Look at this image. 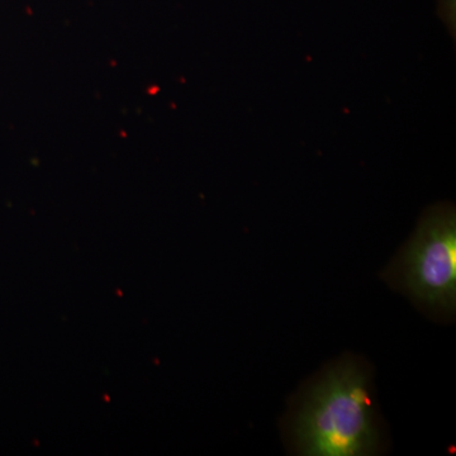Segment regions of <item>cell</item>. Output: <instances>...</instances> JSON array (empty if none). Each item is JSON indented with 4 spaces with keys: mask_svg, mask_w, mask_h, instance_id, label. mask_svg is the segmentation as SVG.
<instances>
[{
    "mask_svg": "<svg viewBox=\"0 0 456 456\" xmlns=\"http://www.w3.org/2000/svg\"><path fill=\"white\" fill-rule=\"evenodd\" d=\"M368 374L354 360H342L305 395L294 419L297 452L305 456L373 455L379 446Z\"/></svg>",
    "mask_w": 456,
    "mask_h": 456,
    "instance_id": "6da1fadb",
    "label": "cell"
},
{
    "mask_svg": "<svg viewBox=\"0 0 456 456\" xmlns=\"http://www.w3.org/2000/svg\"><path fill=\"white\" fill-rule=\"evenodd\" d=\"M408 293L434 310L452 312L456 303V216L437 206L422 218L399 260Z\"/></svg>",
    "mask_w": 456,
    "mask_h": 456,
    "instance_id": "7a4b0ae2",
    "label": "cell"
}]
</instances>
